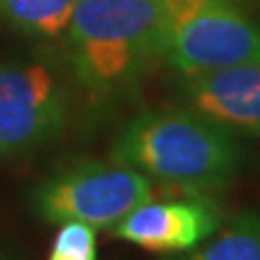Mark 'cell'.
<instances>
[{"instance_id": "9c48e42d", "label": "cell", "mask_w": 260, "mask_h": 260, "mask_svg": "<svg viewBox=\"0 0 260 260\" xmlns=\"http://www.w3.org/2000/svg\"><path fill=\"white\" fill-rule=\"evenodd\" d=\"M78 0H0V18L37 37H61Z\"/></svg>"}, {"instance_id": "7a4b0ae2", "label": "cell", "mask_w": 260, "mask_h": 260, "mask_svg": "<svg viewBox=\"0 0 260 260\" xmlns=\"http://www.w3.org/2000/svg\"><path fill=\"white\" fill-rule=\"evenodd\" d=\"M165 37V0H78L65 30L78 83L98 98L133 85L162 56Z\"/></svg>"}, {"instance_id": "5b68a950", "label": "cell", "mask_w": 260, "mask_h": 260, "mask_svg": "<svg viewBox=\"0 0 260 260\" xmlns=\"http://www.w3.org/2000/svg\"><path fill=\"white\" fill-rule=\"evenodd\" d=\"M68 111V89L50 63H0V160L24 156L54 139Z\"/></svg>"}, {"instance_id": "277c9868", "label": "cell", "mask_w": 260, "mask_h": 260, "mask_svg": "<svg viewBox=\"0 0 260 260\" xmlns=\"http://www.w3.org/2000/svg\"><path fill=\"white\" fill-rule=\"evenodd\" d=\"M165 59L184 78L260 61V24L232 0H165Z\"/></svg>"}, {"instance_id": "ba28073f", "label": "cell", "mask_w": 260, "mask_h": 260, "mask_svg": "<svg viewBox=\"0 0 260 260\" xmlns=\"http://www.w3.org/2000/svg\"><path fill=\"white\" fill-rule=\"evenodd\" d=\"M174 260H260V213L241 210L215 237Z\"/></svg>"}, {"instance_id": "8992f818", "label": "cell", "mask_w": 260, "mask_h": 260, "mask_svg": "<svg viewBox=\"0 0 260 260\" xmlns=\"http://www.w3.org/2000/svg\"><path fill=\"white\" fill-rule=\"evenodd\" d=\"M223 223V206L213 195L148 200L111 228L113 237L152 254H184L210 239Z\"/></svg>"}, {"instance_id": "6da1fadb", "label": "cell", "mask_w": 260, "mask_h": 260, "mask_svg": "<svg viewBox=\"0 0 260 260\" xmlns=\"http://www.w3.org/2000/svg\"><path fill=\"white\" fill-rule=\"evenodd\" d=\"M111 160L182 195H213L232 184L243 150L232 130L198 111L154 109L128 121Z\"/></svg>"}, {"instance_id": "3957f363", "label": "cell", "mask_w": 260, "mask_h": 260, "mask_svg": "<svg viewBox=\"0 0 260 260\" xmlns=\"http://www.w3.org/2000/svg\"><path fill=\"white\" fill-rule=\"evenodd\" d=\"M154 198V182L115 160H78L44 178L32 193V210L46 223L80 221L109 230Z\"/></svg>"}, {"instance_id": "52a82bcc", "label": "cell", "mask_w": 260, "mask_h": 260, "mask_svg": "<svg viewBox=\"0 0 260 260\" xmlns=\"http://www.w3.org/2000/svg\"><path fill=\"white\" fill-rule=\"evenodd\" d=\"M184 100L228 130L260 137V61L189 76Z\"/></svg>"}, {"instance_id": "8fae6325", "label": "cell", "mask_w": 260, "mask_h": 260, "mask_svg": "<svg viewBox=\"0 0 260 260\" xmlns=\"http://www.w3.org/2000/svg\"><path fill=\"white\" fill-rule=\"evenodd\" d=\"M0 260H5V258H3V256H0Z\"/></svg>"}, {"instance_id": "30bf717a", "label": "cell", "mask_w": 260, "mask_h": 260, "mask_svg": "<svg viewBox=\"0 0 260 260\" xmlns=\"http://www.w3.org/2000/svg\"><path fill=\"white\" fill-rule=\"evenodd\" d=\"M95 243V228L80 221L61 223L52 239L48 260H98Z\"/></svg>"}]
</instances>
